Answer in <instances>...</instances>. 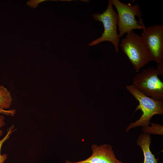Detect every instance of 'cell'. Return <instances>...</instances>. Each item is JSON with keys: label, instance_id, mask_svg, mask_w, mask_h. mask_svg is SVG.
Wrapping results in <instances>:
<instances>
[{"label": "cell", "instance_id": "6da1fadb", "mask_svg": "<svg viewBox=\"0 0 163 163\" xmlns=\"http://www.w3.org/2000/svg\"><path fill=\"white\" fill-rule=\"evenodd\" d=\"M163 75V62L157 63L138 73L133 78L132 85L141 92L156 100H163V82L158 75Z\"/></svg>", "mask_w": 163, "mask_h": 163}, {"label": "cell", "instance_id": "7a4b0ae2", "mask_svg": "<svg viewBox=\"0 0 163 163\" xmlns=\"http://www.w3.org/2000/svg\"><path fill=\"white\" fill-rule=\"evenodd\" d=\"M126 88L139 101V104L136 107L135 111L140 110L142 112L141 117L138 120L130 123L126 129V132L139 126L142 127L147 126L154 115L163 114L162 100H155L146 96L132 85H126Z\"/></svg>", "mask_w": 163, "mask_h": 163}, {"label": "cell", "instance_id": "3957f363", "mask_svg": "<svg viewBox=\"0 0 163 163\" xmlns=\"http://www.w3.org/2000/svg\"><path fill=\"white\" fill-rule=\"evenodd\" d=\"M111 1L117 11L120 38L134 29L143 30L146 28L141 18L142 14L138 4L132 5L129 3H123L119 0Z\"/></svg>", "mask_w": 163, "mask_h": 163}, {"label": "cell", "instance_id": "277c9868", "mask_svg": "<svg viewBox=\"0 0 163 163\" xmlns=\"http://www.w3.org/2000/svg\"><path fill=\"white\" fill-rule=\"evenodd\" d=\"M119 46L136 72L152 61L141 36L133 30L126 34L125 37L122 39Z\"/></svg>", "mask_w": 163, "mask_h": 163}, {"label": "cell", "instance_id": "5b68a950", "mask_svg": "<svg viewBox=\"0 0 163 163\" xmlns=\"http://www.w3.org/2000/svg\"><path fill=\"white\" fill-rule=\"evenodd\" d=\"M92 17L94 21L102 23L104 31L101 37L93 41L88 45L92 46L103 42L109 41L113 44L116 52L118 53L120 38L117 32L118 15L113 9L111 0H109L107 7L103 13L93 14Z\"/></svg>", "mask_w": 163, "mask_h": 163}, {"label": "cell", "instance_id": "8992f818", "mask_svg": "<svg viewBox=\"0 0 163 163\" xmlns=\"http://www.w3.org/2000/svg\"><path fill=\"white\" fill-rule=\"evenodd\" d=\"M141 37L152 61L163 60V25L150 26L142 30Z\"/></svg>", "mask_w": 163, "mask_h": 163}, {"label": "cell", "instance_id": "52a82bcc", "mask_svg": "<svg viewBox=\"0 0 163 163\" xmlns=\"http://www.w3.org/2000/svg\"><path fill=\"white\" fill-rule=\"evenodd\" d=\"M92 153L88 158L81 161L73 162L67 160L66 163H123L116 157L112 147L104 144L98 146L92 145Z\"/></svg>", "mask_w": 163, "mask_h": 163}, {"label": "cell", "instance_id": "ba28073f", "mask_svg": "<svg viewBox=\"0 0 163 163\" xmlns=\"http://www.w3.org/2000/svg\"><path fill=\"white\" fill-rule=\"evenodd\" d=\"M151 142V137L149 134H142L137 138V144L141 148L143 153V163H158V158H155L150 149Z\"/></svg>", "mask_w": 163, "mask_h": 163}, {"label": "cell", "instance_id": "9c48e42d", "mask_svg": "<svg viewBox=\"0 0 163 163\" xmlns=\"http://www.w3.org/2000/svg\"><path fill=\"white\" fill-rule=\"evenodd\" d=\"M12 98L10 91L5 87L0 85V110H5L11 105Z\"/></svg>", "mask_w": 163, "mask_h": 163}, {"label": "cell", "instance_id": "30bf717a", "mask_svg": "<svg viewBox=\"0 0 163 163\" xmlns=\"http://www.w3.org/2000/svg\"><path fill=\"white\" fill-rule=\"evenodd\" d=\"M151 125L146 127H142V131L145 133L150 134H156L162 135H163V126L158 123H150Z\"/></svg>", "mask_w": 163, "mask_h": 163}, {"label": "cell", "instance_id": "8fae6325", "mask_svg": "<svg viewBox=\"0 0 163 163\" xmlns=\"http://www.w3.org/2000/svg\"><path fill=\"white\" fill-rule=\"evenodd\" d=\"M14 125H13L7 129V133L5 136L2 139H0V163H4L8 158L7 154L4 153L2 155L1 153V151L3 144L8 139L10 138V135L16 130V129H14Z\"/></svg>", "mask_w": 163, "mask_h": 163}, {"label": "cell", "instance_id": "7c38bea8", "mask_svg": "<svg viewBox=\"0 0 163 163\" xmlns=\"http://www.w3.org/2000/svg\"><path fill=\"white\" fill-rule=\"evenodd\" d=\"M5 117L4 116L0 114V137L2 135L3 133V131L1 128L4 126L5 124Z\"/></svg>", "mask_w": 163, "mask_h": 163}, {"label": "cell", "instance_id": "4fadbf2b", "mask_svg": "<svg viewBox=\"0 0 163 163\" xmlns=\"http://www.w3.org/2000/svg\"><path fill=\"white\" fill-rule=\"evenodd\" d=\"M4 110H0V113H4Z\"/></svg>", "mask_w": 163, "mask_h": 163}]
</instances>
